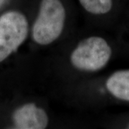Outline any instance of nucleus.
I'll return each mask as SVG.
<instances>
[{"instance_id": "obj_1", "label": "nucleus", "mask_w": 129, "mask_h": 129, "mask_svg": "<svg viewBox=\"0 0 129 129\" xmlns=\"http://www.w3.org/2000/svg\"><path fill=\"white\" fill-rule=\"evenodd\" d=\"M65 11L60 0H42L39 15L32 27V37L42 45L57 39L64 27Z\"/></svg>"}, {"instance_id": "obj_2", "label": "nucleus", "mask_w": 129, "mask_h": 129, "mask_svg": "<svg viewBox=\"0 0 129 129\" xmlns=\"http://www.w3.org/2000/svg\"><path fill=\"white\" fill-rule=\"evenodd\" d=\"M111 48L101 37H91L79 43L71 55V62L76 68L96 71L110 60Z\"/></svg>"}, {"instance_id": "obj_3", "label": "nucleus", "mask_w": 129, "mask_h": 129, "mask_svg": "<svg viewBox=\"0 0 129 129\" xmlns=\"http://www.w3.org/2000/svg\"><path fill=\"white\" fill-rule=\"evenodd\" d=\"M28 24L23 14L9 12L0 18V62L5 60L24 41Z\"/></svg>"}, {"instance_id": "obj_4", "label": "nucleus", "mask_w": 129, "mask_h": 129, "mask_svg": "<svg viewBox=\"0 0 129 129\" xmlns=\"http://www.w3.org/2000/svg\"><path fill=\"white\" fill-rule=\"evenodd\" d=\"M13 118L17 128L43 129L48 123L46 113L32 103L19 108L15 111Z\"/></svg>"}, {"instance_id": "obj_5", "label": "nucleus", "mask_w": 129, "mask_h": 129, "mask_svg": "<svg viewBox=\"0 0 129 129\" xmlns=\"http://www.w3.org/2000/svg\"><path fill=\"white\" fill-rule=\"evenodd\" d=\"M106 86L115 98L129 101V70L113 73L108 79Z\"/></svg>"}, {"instance_id": "obj_6", "label": "nucleus", "mask_w": 129, "mask_h": 129, "mask_svg": "<svg viewBox=\"0 0 129 129\" xmlns=\"http://www.w3.org/2000/svg\"><path fill=\"white\" fill-rule=\"evenodd\" d=\"M85 10L95 14H106L112 8V0H79Z\"/></svg>"}, {"instance_id": "obj_7", "label": "nucleus", "mask_w": 129, "mask_h": 129, "mask_svg": "<svg viewBox=\"0 0 129 129\" xmlns=\"http://www.w3.org/2000/svg\"><path fill=\"white\" fill-rule=\"evenodd\" d=\"M5 2H6V0H0V7L2 6V5H3L4 3H5Z\"/></svg>"}]
</instances>
